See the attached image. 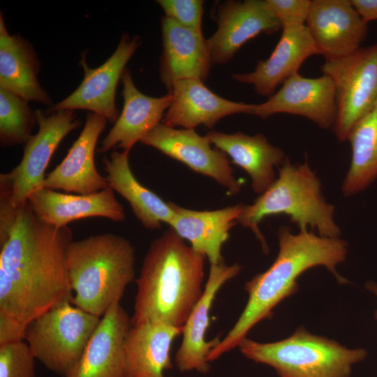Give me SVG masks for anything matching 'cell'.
I'll use <instances>...</instances> for the list:
<instances>
[{"instance_id":"13","label":"cell","mask_w":377,"mask_h":377,"mask_svg":"<svg viewBox=\"0 0 377 377\" xmlns=\"http://www.w3.org/2000/svg\"><path fill=\"white\" fill-rule=\"evenodd\" d=\"M279 113L304 117L322 128L333 126L336 100L331 78L324 74L309 78L297 73L265 102L254 104L252 114L265 119Z\"/></svg>"},{"instance_id":"11","label":"cell","mask_w":377,"mask_h":377,"mask_svg":"<svg viewBox=\"0 0 377 377\" xmlns=\"http://www.w3.org/2000/svg\"><path fill=\"white\" fill-rule=\"evenodd\" d=\"M140 142L161 151L192 170L212 178L230 195L239 193L242 182L234 175L227 155L212 147L194 128H176L160 123Z\"/></svg>"},{"instance_id":"27","label":"cell","mask_w":377,"mask_h":377,"mask_svg":"<svg viewBox=\"0 0 377 377\" xmlns=\"http://www.w3.org/2000/svg\"><path fill=\"white\" fill-rule=\"evenodd\" d=\"M128 154L125 151H114L103 158L108 186L127 200L145 228L155 230L163 223L169 225L175 214L173 203L165 202L137 180L129 165Z\"/></svg>"},{"instance_id":"17","label":"cell","mask_w":377,"mask_h":377,"mask_svg":"<svg viewBox=\"0 0 377 377\" xmlns=\"http://www.w3.org/2000/svg\"><path fill=\"white\" fill-rule=\"evenodd\" d=\"M169 93L171 103L161 123L170 127L213 128L221 119L237 113L252 114L253 105L235 102L211 91L202 80L195 78L177 81Z\"/></svg>"},{"instance_id":"14","label":"cell","mask_w":377,"mask_h":377,"mask_svg":"<svg viewBox=\"0 0 377 377\" xmlns=\"http://www.w3.org/2000/svg\"><path fill=\"white\" fill-rule=\"evenodd\" d=\"M305 25L325 61L357 51L367 32L350 0H312Z\"/></svg>"},{"instance_id":"29","label":"cell","mask_w":377,"mask_h":377,"mask_svg":"<svg viewBox=\"0 0 377 377\" xmlns=\"http://www.w3.org/2000/svg\"><path fill=\"white\" fill-rule=\"evenodd\" d=\"M37 124L36 113L28 101L10 91L0 89V141L3 146L26 143Z\"/></svg>"},{"instance_id":"22","label":"cell","mask_w":377,"mask_h":377,"mask_svg":"<svg viewBox=\"0 0 377 377\" xmlns=\"http://www.w3.org/2000/svg\"><path fill=\"white\" fill-rule=\"evenodd\" d=\"M315 54L319 52L306 25L283 29L267 59L258 60L253 71L235 73L232 77L251 84L256 93L269 98L279 84L298 73L305 60Z\"/></svg>"},{"instance_id":"24","label":"cell","mask_w":377,"mask_h":377,"mask_svg":"<svg viewBox=\"0 0 377 377\" xmlns=\"http://www.w3.org/2000/svg\"><path fill=\"white\" fill-rule=\"evenodd\" d=\"M243 205L225 208L197 211L173 203L175 216L169 226L182 239L188 241L191 248L210 265L223 263L222 247L229 238L230 229L237 223Z\"/></svg>"},{"instance_id":"6","label":"cell","mask_w":377,"mask_h":377,"mask_svg":"<svg viewBox=\"0 0 377 377\" xmlns=\"http://www.w3.org/2000/svg\"><path fill=\"white\" fill-rule=\"evenodd\" d=\"M246 358L274 368L280 377H350L363 349H348L300 327L287 339L260 343L248 338L238 346Z\"/></svg>"},{"instance_id":"5","label":"cell","mask_w":377,"mask_h":377,"mask_svg":"<svg viewBox=\"0 0 377 377\" xmlns=\"http://www.w3.org/2000/svg\"><path fill=\"white\" fill-rule=\"evenodd\" d=\"M334 209L324 199L320 180L308 161L293 164L286 158L273 184L253 203L243 205L237 222L250 228L263 251L268 253L267 242L259 229L265 218L285 214L300 230L311 227L321 237H339L341 231L334 220Z\"/></svg>"},{"instance_id":"28","label":"cell","mask_w":377,"mask_h":377,"mask_svg":"<svg viewBox=\"0 0 377 377\" xmlns=\"http://www.w3.org/2000/svg\"><path fill=\"white\" fill-rule=\"evenodd\" d=\"M347 140L351 161L341 190L348 197L362 191L377 178V105L353 126Z\"/></svg>"},{"instance_id":"4","label":"cell","mask_w":377,"mask_h":377,"mask_svg":"<svg viewBox=\"0 0 377 377\" xmlns=\"http://www.w3.org/2000/svg\"><path fill=\"white\" fill-rule=\"evenodd\" d=\"M135 260L132 244L114 233L73 241L66 255L72 304L101 318L134 280Z\"/></svg>"},{"instance_id":"9","label":"cell","mask_w":377,"mask_h":377,"mask_svg":"<svg viewBox=\"0 0 377 377\" xmlns=\"http://www.w3.org/2000/svg\"><path fill=\"white\" fill-rule=\"evenodd\" d=\"M35 113L38 132L25 143L20 163L0 175V179L9 187L10 202L15 208L26 205L31 193L42 188L45 170L55 150L80 125L74 110H59L47 116L40 110Z\"/></svg>"},{"instance_id":"2","label":"cell","mask_w":377,"mask_h":377,"mask_svg":"<svg viewBox=\"0 0 377 377\" xmlns=\"http://www.w3.org/2000/svg\"><path fill=\"white\" fill-rule=\"evenodd\" d=\"M278 239L276 259L266 271L245 283L247 303L234 326L210 352L209 362L238 346L256 324L271 317L274 307L297 290L298 277L309 269L324 266L339 282L346 283L336 270L346 258L344 240L316 235L308 230L294 234L288 226L279 228Z\"/></svg>"},{"instance_id":"33","label":"cell","mask_w":377,"mask_h":377,"mask_svg":"<svg viewBox=\"0 0 377 377\" xmlns=\"http://www.w3.org/2000/svg\"><path fill=\"white\" fill-rule=\"evenodd\" d=\"M350 1L365 23L377 20V0H350Z\"/></svg>"},{"instance_id":"3","label":"cell","mask_w":377,"mask_h":377,"mask_svg":"<svg viewBox=\"0 0 377 377\" xmlns=\"http://www.w3.org/2000/svg\"><path fill=\"white\" fill-rule=\"evenodd\" d=\"M205 258L171 228L155 239L136 280L131 325L161 321L182 327L204 290Z\"/></svg>"},{"instance_id":"23","label":"cell","mask_w":377,"mask_h":377,"mask_svg":"<svg viewBox=\"0 0 377 377\" xmlns=\"http://www.w3.org/2000/svg\"><path fill=\"white\" fill-rule=\"evenodd\" d=\"M182 327L161 321L131 325L124 346L125 377H165L172 342Z\"/></svg>"},{"instance_id":"12","label":"cell","mask_w":377,"mask_h":377,"mask_svg":"<svg viewBox=\"0 0 377 377\" xmlns=\"http://www.w3.org/2000/svg\"><path fill=\"white\" fill-rule=\"evenodd\" d=\"M215 19L217 29L206 39L212 64H226L251 38L281 28L265 0L226 1L217 7Z\"/></svg>"},{"instance_id":"21","label":"cell","mask_w":377,"mask_h":377,"mask_svg":"<svg viewBox=\"0 0 377 377\" xmlns=\"http://www.w3.org/2000/svg\"><path fill=\"white\" fill-rule=\"evenodd\" d=\"M161 30L159 74L168 91L180 80H205L212 62L202 33L184 27L165 16L161 19Z\"/></svg>"},{"instance_id":"1","label":"cell","mask_w":377,"mask_h":377,"mask_svg":"<svg viewBox=\"0 0 377 377\" xmlns=\"http://www.w3.org/2000/svg\"><path fill=\"white\" fill-rule=\"evenodd\" d=\"M73 241L70 228L45 223L28 202L18 209L0 237V325L24 334L37 317L72 302L66 255Z\"/></svg>"},{"instance_id":"25","label":"cell","mask_w":377,"mask_h":377,"mask_svg":"<svg viewBox=\"0 0 377 377\" xmlns=\"http://www.w3.org/2000/svg\"><path fill=\"white\" fill-rule=\"evenodd\" d=\"M206 136L212 145L230 157L232 163L248 173L256 193H263L273 184L274 168L287 158L280 148L260 133L248 135L242 132L209 131Z\"/></svg>"},{"instance_id":"10","label":"cell","mask_w":377,"mask_h":377,"mask_svg":"<svg viewBox=\"0 0 377 377\" xmlns=\"http://www.w3.org/2000/svg\"><path fill=\"white\" fill-rule=\"evenodd\" d=\"M140 45L139 36L125 33L112 54L98 68H89L83 57L80 61L84 69L81 84L68 96L49 108L46 113L82 109L101 115L110 124H114L119 117L115 103L117 84Z\"/></svg>"},{"instance_id":"15","label":"cell","mask_w":377,"mask_h":377,"mask_svg":"<svg viewBox=\"0 0 377 377\" xmlns=\"http://www.w3.org/2000/svg\"><path fill=\"white\" fill-rule=\"evenodd\" d=\"M238 264L228 265L225 262L210 265L207 280L202 296L194 306L182 327V341L175 355V362L181 371H209L208 356L219 343V337L211 341L205 338L209 325V311L220 288L241 271Z\"/></svg>"},{"instance_id":"16","label":"cell","mask_w":377,"mask_h":377,"mask_svg":"<svg viewBox=\"0 0 377 377\" xmlns=\"http://www.w3.org/2000/svg\"><path fill=\"white\" fill-rule=\"evenodd\" d=\"M107 119L89 112L84 126L63 161L49 172L42 188L75 194H91L108 186L105 177L97 170L94 154Z\"/></svg>"},{"instance_id":"8","label":"cell","mask_w":377,"mask_h":377,"mask_svg":"<svg viewBox=\"0 0 377 377\" xmlns=\"http://www.w3.org/2000/svg\"><path fill=\"white\" fill-rule=\"evenodd\" d=\"M334 84L336 116L333 129L343 142L353 126L377 105V43L321 66Z\"/></svg>"},{"instance_id":"26","label":"cell","mask_w":377,"mask_h":377,"mask_svg":"<svg viewBox=\"0 0 377 377\" xmlns=\"http://www.w3.org/2000/svg\"><path fill=\"white\" fill-rule=\"evenodd\" d=\"M40 64L31 44L20 35H10L0 15V89L26 101L50 105L51 99L40 84Z\"/></svg>"},{"instance_id":"32","label":"cell","mask_w":377,"mask_h":377,"mask_svg":"<svg viewBox=\"0 0 377 377\" xmlns=\"http://www.w3.org/2000/svg\"><path fill=\"white\" fill-rule=\"evenodd\" d=\"M311 1L310 0H265L268 9L283 29L305 25Z\"/></svg>"},{"instance_id":"19","label":"cell","mask_w":377,"mask_h":377,"mask_svg":"<svg viewBox=\"0 0 377 377\" xmlns=\"http://www.w3.org/2000/svg\"><path fill=\"white\" fill-rule=\"evenodd\" d=\"M121 80L123 84L124 106L113 126L101 142L98 151L106 152L120 147L130 152L133 146L162 121L172 101L168 93L151 97L139 91L129 69L126 68Z\"/></svg>"},{"instance_id":"31","label":"cell","mask_w":377,"mask_h":377,"mask_svg":"<svg viewBox=\"0 0 377 377\" xmlns=\"http://www.w3.org/2000/svg\"><path fill=\"white\" fill-rule=\"evenodd\" d=\"M165 17L187 29L202 33L204 1L202 0H158Z\"/></svg>"},{"instance_id":"18","label":"cell","mask_w":377,"mask_h":377,"mask_svg":"<svg viewBox=\"0 0 377 377\" xmlns=\"http://www.w3.org/2000/svg\"><path fill=\"white\" fill-rule=\"evenodd\" d=\"M130 327L131 318L120 302L112 304L68 377H125L124 346Z\"/></svg>"},{"instance_id":"34","label":"cell","mask_w":377,"mask_h":377,"mask_svg":"<svg viewBox=\"0 0 377 377\" xmlns=\"http://www.w3.org/2000/svg\"><path fill=\"white\" fill-rule=\"evenodd\" d=\"M367 288L377 296V283L369 282L367 284ZM376 318L377 319V311L376 312Z\"/></svg>"},{"instance_id":"7","label":"cell","mask_w":377,"mask_h":377,"mask_svg":"<svg viewBox=\"0 0 377 377\" xmlns=\"http://www.w3.org/2000/svg\"><path fill=\"white\" fill-rule=\"evenodd\" d=\"M100 320L101 317L66 302L31 322L24 340L47 370L68 377Z\"/></svg>"},{"instance_id":"20","label":"cell","mask_w":377,"mask_h":377,"mask_svg":"<svg viewBox=\"0 0 377 377\" xmlns=\"http://www.w3.org/2000/svg\"><path fill=\"white\" fill-rule=\"evenodd\" d=\"M28 202L40 219L59 228L85 218L103 217L114 222H122L126 218L123 206L109 186L87 195L41 188L31 193Z\"/></svg>"},{"instance_id":"30","label":"cell","mask_w":377,"mask_h":377,"mask_svg":"<svg viewBox=\"0 0 377 377\" xmlns=\"http://www.w3.org/2000/svg\"><path fill=\"white\" fill-rule=\"evenodd\" d=\"M35 360L24 340L0 345V377H36Z\"/></svg>"}]
</instances>
